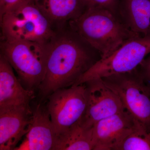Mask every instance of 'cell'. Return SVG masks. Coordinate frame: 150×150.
I'll return each mask as SVG.
<instances>
[{"instance_id": "1", "label": "cell", "mask_w": 150, "mask_h": 150, "mask_svg": "<svg viewBox=\"0 0 150 150\" xmlns=\"http://www.w3.org/2000/svg\"><path fill=\"white\" fill-rule=\"evenodd\" d=\"M100 59L99 53L68 24L56 29L48 43L45 76L38 88L42 99L72 86Z\"/></svg>"}, {"instance_id": "2", "label": "cell", "mask_w": 150, "mask_h": 150, "mask_svg": "<svg viewBox=\"0 0 150 150\" xmlns=\"http://www.w3.org/2000/svg\"><path fill=\"white\" fill-rule=\"evenodd\" d=\"M68 25L96 49L102 59L110 56L128 39L137 36L128 29L118 14L98 7L88 6Z\"/></svg>"}, {"instance_id": "3", "label": "cell", "mask_w": 150, "mask_h": 150, "mask_svg": "<svg viewBox=\"0 0 150 150\" xmlns=\"http://www.w3.org/2000/svg\"><path fill=\"white\" fill-rule=\"evenodd\" d=\"M1 39L48 42L56 32L35 0H27L0 16Z\"/></svg>"}, {"instance_id": "4", "label": "cell", "mask_w": 150, "mask_h": 150, "mask_svg": "<svg viewBox=\"0 0 150 150\" xmlns=\"http://www.w3.org/2000/svg\"><path fill=\"white\" fill-rule=\"evenodd\" d=\"M48 42L1 39V54L28 90L35 91L44 79Z\"/></svg>"}, {"instance_id": "5", "label": "cell", "mask_w": 150, "mask_h": 150, "mask_svg": "<svg viewBox=\"0 0 150 150\" xmlns=\"http://www.w3.org/2000/svg\"><path fill=\"white\" fill-rule=\"evenodd\" d=\"M101 79L118 96L125 110L150 133V85L144 80L138 68Z\"/></svg>"}, {"instance_id": "6", "label": "cell", "mask_w": 150, "mask_h": 150, "mask_svg": "<svg viewBox=\"0 0 150 150\" xmlns=\"http://www.w3.org/2000/svg\"><path fill=\"white\" fill-rule=\"evenodd\" d=\"M150 54V37L135 36L126 40L110 56L100 59L74 85L136 69Z\"/></svg>"}, {"instance_id": "7", "label": "cell", "mask_w": 150, "mask_h": 150, "mask_svg": "<svg viewBox=\"0 0 150 150\" xmlns=\"http://www.w3.org/2000/svg\"><path fill=\"white\" fill-rule=\"evenodd\" d=\"M46 108L56 137L79 121L87 104L85 84L60 88L51 94Z\"/></svg>"}, {"instance_id": "8", "label": "cell", "mask_w": 150, "mask_h": 150, "mask_svg": "<svg viewBox=\"0 0 150 150\" xmlns=\"http://www.w3.org/2000/svg\"><path fill=\"white\" fill-rule=\"evenodd\" d=\"M84 83L86 107L80 121L86 129H91L100 120L126 110L118 96L102 79H94Z\"/></svg>"}, {"instance_id": "9", "label": "cell", "mask_w": 150, "mask_h": 150, "mask_svg": "<svg viewBox=\"0 0 150 150\" xmlns=\"http://www.w3.org/2000/svg\"><path fill=\"white\" fill-rule=\"evenodd\" d=\"M137 123L126 110L98 121L93 127V150H116Z\"/></svg>"}, {"instance_id": "10", "label": "cell", "mask_w": 150, "mask_h": 150, "mask_svg": "<svg viewBox=\"0 0 150 150\" xmlns=\"http://www.w3.org/2000/svg\"><path fill=\"white\" fill-rule=\"evenodd\" d=\"M34 92L22 85L13 69L0 54V111L18 108H30Z\"/></svg>"}, {"instance_id": "11", "label": "cell", "mask_w": 150, "mask_h": 150, "mask_svg": "<svg viewBox=\"0 0 150 150\" xmlns=\"http://www.w3.org/2000/svg\"><path fill=\"white\" fill-rule=\"evenodd\" d=\"M56 136L46 108L40 104L33 110L27 134L14 150H53Z\"/></svg>"}, {"instance_id": "12", "label": "cell", "mask_w": 150, "mask_h": 150, "mask_svg": "<svg viewBox=\"0 0 150 150\" xmlns=\"http://www.w3.org/2000/svg\"><path fill=\"white\" fill-rule=\"evenodd\" d=\"M32 111L22 108L0 111V150H14L27 134Z\"/></svg>"}, {"instance_id": "13", "label": "cell", "mask_w": 150, "mask_h": 150, "mask_svg": "<svg viewBox=\"0 0 150 150\" xmlns=\"http://www.w3.org/2000/svg\"><path fill=\"white\" fill-rule=\"evenodd\" d=\"M118 14L135 35L150 37V0H120Z\"/></svg>"}, {"instance_id": "14", "label": "cell", "mask_w": 150, "mask_h": 150, "mask_svg": "<svg viewBox=\"0 0 150 150\" xmlns=\"http://www.w3.org/2000/svg\"><path fill=\"white\" fill-rule=\"evenodd\" d=\"M55 29L64 27L88 7L86 0H35Z\"/></svg>"}, {"instance_id": "15", "label": "cell", "mask_w": 150, "mask_h": 150, "mask_svg": "<svg viewBox=\"0 0 150 150\" xmlns=\"http://www.w3.org/2000/svg\"><path fill=\"white\" fill-rule=\"evenodd\" d=\"M93 128L86 129L80 121L56 137L53 150H93Z\"/></svg>"}, {"instance_id": "16", "label": "cell", "mask_w": 150, "mask_h": 150, "mask_svg": "<svg viewBox=\"0 0 150 150\" xmlns=\"http://www.w3.org/2000/svg\"><path fill=\"white\" fill-rule=\"evenodd\" d=\"M116 150H150V133L140 123L124 139Z\"/></svg>"}, {"instance_id": "17", "label": "cell", "mask_w": 150, "mask_h": 150, "mask_svg": "<svg viewBox=\"0 0 150 150\" xmlns=\"http://www.w3.org/2000/svg\"><path fill=\"white\" fill-rule=\"evenodd\" d=\"M86 1L88 6L98 7L106 9L118 14L120 0H86Z\"/></svg>"}, {"instance_id": "18", "label": "cell", "mask_w": 150, "mask_h": 150, "mask_svg": "<svg viewBox=\"0 0 150 150\" xmlns=\"http://www.w3.org/2000/svg\"><path fill=\"white\" fill-rule=\"evenodd\" d=\"M138 69L144 80L150 85V55L143 60Z\"/></svg>"}, {"instance_id": "19", "label": "cell", "mask_w": 150, "mask_h": 150, "mask_svg": "<svg viewBox=\"0 0 150 150\" xmlns=\"http://www.w3.org/2000/svg\"><path fill=\"white\" fill-rule=\"evenodd\" d=\"M27 0H0V16L8 10Z\"/></svg>"}]
</instances>
